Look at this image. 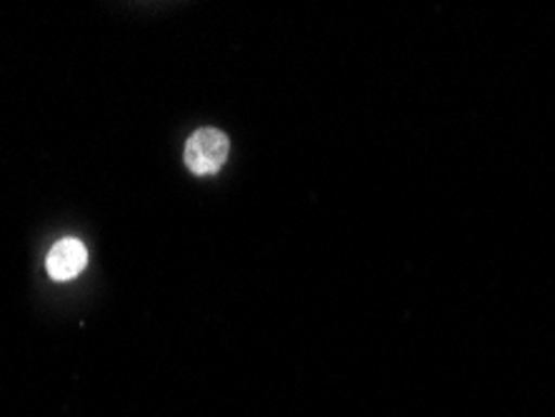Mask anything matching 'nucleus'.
<instances>
[{
	"mask_svg": "<svg viewBox=\"0 0 555 417\" xmlns=\"http://www.w3.org/2000/svg\"><path fill=\"white\" fill-rule=\"evenodd\" d=\"M228 153H231V143L225 133H220L218 128H201L188 138L185 166L195 175H214L223 168Z\"/></svg>",
	"mask_w": 555,
	"mask_h": 417,
	"instance_id": "f257e3e1",
	"label": "nucleus"
},
{
	"mask_svg": "<svg viewBox=\"0 0 555 417\" xmlns=\"http://www.w3.org/2000/svg\"><path fill=\"white\" fill-rule=\"evenodd\" d=\"M86 265H88V250L86 245L76 238H63L55 243L46 260L48 275H51L55 283L73 281V277L83 273Z\"/></svg>",
	"mask_w": 555,
	"mask_h": 417,
	"instance_id": "f03ea898",
	"label": "nucleus"
}]
</instances>
